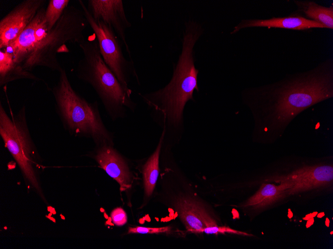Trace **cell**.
I'll return each instance as SVG.
<instances>
[{"instance_id":"obj_12","label":"cell","mask_w":333,"mask_h":249,"mask_svg":"<svg viewBox=\"0 0 333 249\" xmlns=\"http://www.w3.org/2000/svg\"><path fill=\"white\" fill-rule=\"evenodd\" d=\"M91 157L98 165L125 191L131 187L134 178L128 162L113 145L97 146Z\"/></svg>"},{"instance_id":"obj_20","label":"cell","mask_w":333,"mask_h":249,"mask_svg":"<svg viewBox=\"0 0 333 249\" xmlns=\"http://www.w3.org/2000/svg\"><path fill=\"white\" fill-rule=\"evenodd\" d=\"M171 230L172 228L169 226L161 227H146L136 226L134 227H130L128 231V234H168L171 233Z\"/></svg>"},{"instance_id":"obj_19","label":"cell","mask_w":333,"mask_h":249,"mask_svg":"<svg viewBox=\"0 0 333 249\" xmlns=\"http://www.w3.org/2000/svg\"><path fill=\"white\" fill-rule=\"evenodd\" d=\"M69 0H49L45 9V19L49 32L68 6Z\"/></svg>"},{"instance_id":"obj_11","label":"cell","mask_w":333,"mask_h":249,"mask_svg":"<svg viewBox=\"0 0 333 249\" xmlns=\"http://www.w3.org/2000/svg\"><path fill=\"white\" fill-rule=\"evenodd\" d=\"M45 9L42 7L14 42L3 49L12 55L17 64L21 65L48 33Z\"/></svg>"},{"instance_id":"obj_7","label":"cell","mask_w":333,"mask_h":249,"mask_svg":"<svg viewBox=\"0 0 333 249\" xmlns=\"http://www.w3.org/2000/svg\"><path fill=\"white\" fill-rule=\"evenodd\" d=\"M78 3L95 34L103 59L121 84L130 88L129 83L133 78L139 83L134 63L133 60H127L125 57L119 37L112 27L101 20L94 19L82 0H78Z\"/></svg>"},{"instance_id":"obj_21","label":"cell","mask_w":333,"mask_h":249,"mask_svg":"<svg viewBox=\"0 0 333 249\" xmlns=\"http://www.w3.org/2000/svg\"><path fill=\"white\" fill-rule=\"evenodd\" d=\"M205 233L207 234H218L230 233L240 235L250 236L251 235L243 232L233 229L227 226H219L218 225L210 227H206L198 230L196 233Z\"/></svg>"},{"instance_id":"obj_1","label":"cell","mask_w":333,"mask_h":249,"mask_svg":"<svg viewBox=\"0 0 333 249\" xmlns=\"http://www.w3.org/2000/svg\"><path fill=\"white\" fill-rule=\"evenodd\" d=\"M333 97L332 58L308 70L287 74L277 81L242 92L243 101L254 117V133L270 141L281 137L301 112Z\"/></svg>"},{"instance_id":"obj_22","label":"cell","mask_w":333,"mask_h":249,"mask_svg":"<svg viewBox=\"0 0 333 249\" xmlns=\"http://www.w3.org/2000/svg\"><path fill=\"white\" fill-rule=\"evenodd\" d=\"M110 216L112 222L117 226H122L127 222V214L121 207H117L113 209Z\"/></svg>"},{"instance_id":"obj_3","label":"cell","mask_w":333,"mask_h":249,"mask_svg":"<svg viewBox=\"0 0 333 249\" xmlns=\"http://www.w3.org/2000/svg\"><path fill=\"white\" fill-rule=\"evenodd\" d=\"M90 37L79 44L83 54L76 67V76L95 90L113 121L124 119L129 111L135 112L137 104L132 90L124 87L105 63L98 41Z\"/></svg>"},{"instance_id":"obj_15","label":"cell","mask_w":333,"mask_h":249,"mask_svg":"<svg viewBox=\"0 0 333 249\" xmlns=\"http://www.w3.org/2000/svg\"><path fill=\"white\" fill-rule=\"evenodd\" d=\"M290 188L289 185L283 183L278 185L263 183L243 206L254 210L264 209L283 199L286 196V190Z\"/></svg>"},{"instance_id":"obj_2","label":"cell","mask_w":333,"mask_h":249,"mask_svg":"<svg viewBox=\"0 0 333 249\" xmlns=\"http://www.w3.org/2000/svg\"><path fill=\"white\" fill-rule=\"evenodd\" d=\"M202 32L201 26L196 22H186L181 52L170 82L157 91L140 94L152 109L154 117L165 132L167 129H181L184 106L189 100L193 99L194 89L198 90V70L194 66L193 47Z\"/></svg>"},{"instance_id":"obj_8","label":"cell","mask_w":333,"mask_h":249,"mask_svg":"<svg viewBox=\"0 0 333 249\" xmlns=\"http://www.w3.org/2000/svg\"><path fill=\"white\" fill-rule=\"evenodd\" d=\"M333 180L332 164L305 165L288 173L275 174L265 179L266 182L289 185L291 188L286 190V195L330 186Z\"/></svg>"},{"instance_id":"obj_4","label":"cell","mask_w":333,"mask_h":249,"mask_svg":"<svg viewBox=\"0 0 333 249\" xmlns=\"http://www.w3.org/2000/svg\"><path fill=\"white\" fill-rule=\"evenodd\" d=\"M59 73L51 91L63 128L70 135L92 139L97 146L113 145V134L103 122L98 102H89L77 92L64 69Z\"/></svg>"},{"instance_id":"obj_9","label":"cell","mask_w":333,"mask_h":249,"mask_svg":"<svg viewBox=\"0 0 333 249\" xmlns=\"http://www.w3.org/2000/svg\"><path fill=\"white\" fill-rule=\"evenodd\" d=\"M44 0H24L0 20V49L14 42L44 4Z\"/></svg>"},{"instance_id":"obj_18","label":"cell","mask_w":333,"mask_h":249,"mask_svg":"<svg viewBox=\"0 0 333 249\" xmlns=\"http://www.w3.org/2000/svg\"><path fill=\"white\" fill-rule=\"evenodd\" d=\"M165 133V130L163 129L156 150L148 158L142 167L144 187L146 197H150L152 195L158 180L160 171V155Z\"/></svg>"},{"instance_id":"obj_5","label":"cell","mask_w":333,"mask_h":249,"mask_svg":"<svg viewBox=\"0 0 333 249\" xmlns=\"http://www.w3.org/2000/svg\"><path fill=\"white\" fill-rule=\"evenodd\" d=\"M88 25L82 9L68 6L22 67L29 72L35 67H43L60 73L63 69L57 59V54L69 52L65 46L67 43L79 44L84 41V31Z\"/></svg>"},{"instance_id":"obj_6","label":"cell","mask_w":333,"mask_h":249,"mask_svg":"<svg viewBox=\"0 0 333 249\" xmlns=\"http://www.w3.org/2000/svg\"><path fill=\"white\" fill-rule=\"evenodd\" d=\"M0 136L25 181L40 192L39 171L43 167L29 130L25 106L9 116L0 102Z\"/></svg>"},{"instance_id":"obj_14","label":"cell","mask_w":333,"mask_h":249,"mask_svg":"<svg viewBox=\"0 0 333 249\" xmlns=\"http://www.w3.org/2000/svg\"><path fill=\"white\" fill-rule=\"evenodd\" d=\"M248 27L282 28L294 30H306L313 28L327 29L325 26L319 22L291 13L287 16L272 17L267 19H243L234 27L231 34H235L241 29Z\"/></svg>"},{"instance_id":"obj_10","label":"cell","mask_w":333,"mask_h":249,"mask_svg":"<svg viewBox=\"0 0 333 249\" xmlns=\"http://www.w3.org/2000/svg\"><path fill=\"white\" fill-rule=\"evenodd\" d=\"M87 9L96 20H101L112 27L124 44L129 57L131 53L126 32L132 26L125 11L122 0H88Z\"/></svg>"},{"instance_id":"obj_17","label":"cell","mask_w":333,"mask_h":249,"mask_svg":"<svg viewBox=\"0 0 333 249\" xmlns=\"http://www.w3.org/2000/svg\"><path fill=\"white\" fill-rule=\"evenodd\" d=\"M20 79L31 80L37 82L43 80L30 72L24 70L21 65L15 63L12 55L3 50L0 51V85Z\"/></svg>"},{"instance_id":"obj_16","label":"cell","mask_w":333,"mask_h":249,"mask_svg":"<svg viewBox=\"0 0 333 249\" xmlns=\"http://www.w3.org/2000/svg\"><path fill=\"white\" fill-rule=\"evenodd\" d=\"M297 6L293 14L319 22L327 29H333V5L327 7L310 0H294Z\"/></svg>"},{"instance_id":"obj_13","label":"cell","mask_w":333,"mask_h":249,"mask_svg":"<svg viewBox=\"0 0 333 249\" xmlns=\"http://www.w3.org/2000/svg\"><path fill=\"white\" fill-rule=\"evenodd\" d=\"M175 208L188 232L196 233L206 227L217 225L214 218L194 198L181 196L176 199Z\"/></svg>"}]
</instances>
